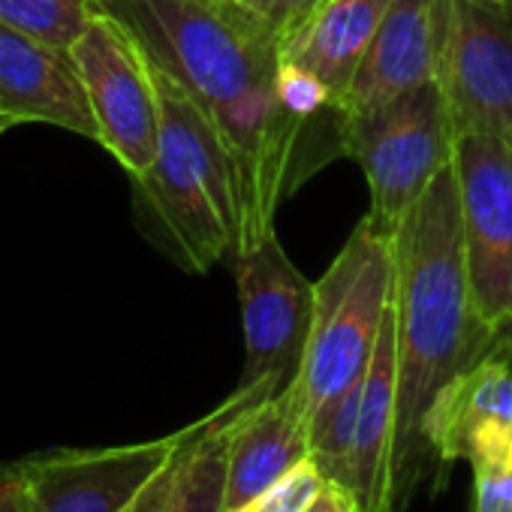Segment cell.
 <instances>
[{"label": "cell", "instance_id": "obj_13", "mask_svg": "<svg viewBox=\"0 0 512 512\" xmlns=\"http://www.w3.org/2000/svg\"><path fill=\"white\" fill-rule=\"evenodd\" d=\"M311 455V422L293 389L244 404L226 425L223 509L235 512Z\"/></svg>", "mask_w": 512, "mask_h": 512}, {"label": "cell", "instance_id": "obj_11", "mask_svg": "<svg viewBox=\"0 0 512 512\" xmlns=\"http://www.w3.org/2000/svg\"><path fill=\"white\" fill-rule=\"evenodd\" d=\"M422 434L440 464L512 470V353L500 332L482 359L443 386Z\"/></svg>", "mask_w": 512, "mask_h": 512}, {"label": "cell", "instance_id": "obj_25", "mask_svg": "<svg viewBox=\"0 0 512 512\" xmlns=\"http://www.w3.org/2000/svg\"><path fill=\"white\" fill-rule=\"evenodd\" d=\"M16 127V121L13 118H7V115H0V136H4L7 130H13Z\"/></svg>", "mask_w": 512, "mask_h": 512}, {"label": "cell", "instance_id": "obj_17", "mask_svg": "<svg viewBox=\"0 0 512 512\" xmlns=\"http://www.w3.org/2000/svg\"><path fill=\"white\" fill-rule=\"evenodd\" d=\"M272 398L256 389H235L217 410L205 419L193 422V440L181 476V488L172 512H226L223 488H226V425L244 404Z\"/></svg>", "mask_w": 512, "mask_h": 512}, {"label": "cell", "instance_id": "obj_6", "mask_svg": "<svg viewBox=\"0 0 512 512\" xmlns=\"http://www.w3.org/2000/svg\"><path fill=\"white\" fill-rule=\"evenodd\" d=\"M452 172L470 296L482 323L500 332L512 323V136H455Z\"/></svg>", "mask_w": 512, "mask_h": 512}, {"label": "cell", "instance_id": "obj_9", "mask_svg": "<svg viewBox=\"0 0 512 512\" xmlns=\"http://www.w3.org/2000/svg\"><path fill=\"white\" fill-rule=\"evenodd\" d=\"M434 82L455 136H512V7L443 0Z\"/></svg>", "mask_w": 512, "mask_h": 512}, {"label": "cell", "instance_id": "obj_21", "mask_svg": "<svg viewBox=\"0 0 512 512\" xmlns=\"http://www.w3.org/2000/svg\"><path fill=\"white\" fill-rule=\"evenodd\" d=\"M190 440H193V425L184 428V437H181V446L175 449V455L166 461V467L151 479V485L124 512H172L175 497H178V488H181V476H184Z\"/></svg>", "mask_w": 512, "mask_h": 512}, {"label": "cell", "instance_id": "obj_3", "mask_svg": "<svg viewBox=\"0 0 512 512\" xmlns=\"http://www.w3.org/2000/svg\"><path fill=\"white\" fill-rule=\"evenodd\" d=\"M160 139L151 169L133 181L145 232L190 275L235 260L241 220L232 160L202 109L160 70Z\"/></svg>", "mask_w": 512, "mask_h": 512}, {"label": "cell", "instance_id": "obj_7", "mask_svg": "<svg viewBox=\"0 0 512 512\" xmlns=\"http://www.w3.org/2000/svg\"><path fill=\"white\" fill-rule=\"evenodd\" d=\"M232 269L244 332V371L238 389L278 395L299 374L308 347L314 284L293 266L278 232L241 250Z\"/></svg>", "mask_w": 512, "mask_h": 512}, {"label": "cell", "instance_id": "obj_22", "mask_svg": "<svg viewBox=\"0 0 512 512\" xmlns=\"http://www.w3.org/2000/svg\"><path fill=\"white\" fill-rule=\"evenodd\" d=\"M473 470V512H512V470L509 467H470Z\"/></svg>", "mask_w": 512, "mask_h": 512}, {"label": "cell", "instance_id": "obj_10", "mask_svg": "<svg viewBox=\"0 0 512 512\" xmlns=\"http://www.w3.org/2000/svg\"><path fill=\"white\" fill-rule=\"evenodd\" d=\"M184 428L109 449H52L10 464L28 512H124L181 446Z\"/></svg>", "mask_w": 512, "mask_h": 512}, {"label": "cell", "instance_id": "obj_26", "mask_svg": "<svg viewBox=\"0 0 512 512\" xmlns=\"http://www.w3.org/2000/svg\"><path fill=\"white\" fill-rule=\"evenodd\" d=\"M500 335H503V341H506V347H509V353H512V323H509L506 329H500Z\"/></svg>", "mask_w": 512, "mask_h": 512}, {"label": "cell", "instance_id": "obj_19", "mask_svg": "<svg viewBox=\"0 0 512 512\" xmlns=\"http://www.w3.org/2000/svg\"><path fill=\"white\" fill-rule=\"evenodd\" d=\"M326 482L329 479L323 476V470L311 458H305L284 479L269 485L263 494H256L235 512H305V506L323 491Z\"/></svg>", "mask_w": 512, "mask_h": 512}, {"label": "cell", "instance_id": "obj_5", "mask_svg": "<svg viewBox=\"0 0 512 512\" xmlns=\"http://www.w3.org/2000/svg\"><path fill=\"white\" fill-rule=\"evenodd\" d=\"M455 130L437 82L347 118V157L368 181V220L395 235L434 178L452 163Z\"/></svg>", "mask_w": 512, "mask_h": 512}, {"label": "cell", "instance_id": "obj_18", "mask_svg": "<svg viewBox=\"0 0 512 512\" xmlns=\"http://www.w3.org/2000/svg\"><path fill=\"white\" fill-rule=\"evenodd\" d=\"M94 0H0V25L70 49L94 19Z\"/></svg>", "mask_w": 512, "mask_h": 512}, {"label": "cell", "instance_id": "obj_8", "mask_svg": "<svg viewBox=\"0 0 512 512\" xmlns=\"http://www.w3.org/2000/svg\"><path fill=\"white\" fill-rule=\"evenodd\" d=\"M67 52L97 121V142L130 178L145 175L157 157L160 139V100L148 58L133 37L100 10Z\"/></svg>", "mask_w": 512, "mask_h": 512}, {"label": "cell", "instance_id": "obj_27", "mask_svg": "<svg viewBox=\"0 0 512 512\" xmlns=\"http://www.w3.org/2000/svg\"><path fill=\"white\" fill-rule=\"evenodd\" d=\"M494 4H503V7H512V0H494Z\"/></svg>", "mask_w": 512, "mask_h": 512}, {"label": "cell", "instance_id": "obj_15", "mask_svg": "<svg viewBox=\"0 0 512 512\" xmlns=\"http://www.w3.org/2000/svg\"><path fill=\"white\" fill-rule=\"evenodd\" d=\"M395 434H398V347H395V305H392L359 392L353 485H350L359 512H395Z\"/></svg>", "mask_w": 512, "mask_h": 512}, {"label": "cell", "instance_id": "obj_24", "mask_svg": "<svg viewBox=\"0 0 512 512\" xmlns=\"http://www.w3.org/2000/svg\"><path fill=\"white\" fill-rule=\"evenodd\" d=\"M0 512H28L22 482L10 464L0 470Z\"/></svg>", "mask_w": 512, "mask_h": 512}, {"label": "cell", "instance_id": "obj_2", "mask_svg": "<svg viewBox=\"0 0 512 512\" xmlns=\"http://www.w3.org/2000/svg\"><path fill=\"white\" fill-rule=\"evenodd\" d=\"M395 347L398 434L395 509L404 506L425 446V416L449 380L488 353L497 332L482 323L470 296L461 211L452 163L434 178L395 232Z\"/></svg>", "mask_w": 512, "mask_h": 512}, {"label": "cell", "instance_id": "obj_4", "mask_svg": "<svg viewBox=\"0 0 512 512\" xmlns=\"http://www.w3.org/2000/svg\"><path fill=\"white\" fill-rule=\"evenodd\" d=\"M395 293V235L359 220L326 275L314 284L308 347L293 377L308 422L368 371Z\"/></svg>", "mask_w": 512, "mask_h": 512}, {"label": "cell", "instance_id": "obj_12", "mask_svg": "<svg viewBox=\"0 0 512 512\" xmlns=\"http://www.w3.org/2000/svg\"><path fill=\"white\" fill-rule=\"evenodd\" d=\"M0 115L100 139L70 52L7 25H0Z\"/></svg>", "mask_w": 512, "mask_h": 512}, {"label": "cell", "instance_id": "obj_1", "mask_svg": "<svg viewBox=\"0 0 512 512\" xmlns=\"http://www.w3.org/2000/svg\"><path fill=\"white\" fill-rule=\"evenodd\" d=\"M94 4L217 130L235 172L238 253L275 232L278 205L305 178L347 154V124L308 127L287 115L275 94L281 43L235 0Z\"/></svg>", "mask_w": 512, "mask_h": 512}, {"label": "cell", "instance_id": "obj_14", "mask_svg": "<svg viewBox=\"0 0 512 512\" xmlns=\"http://www.w3.org/2000/svg\"><path fill=\"white\" fill-rule=\"evenodd\" d=\"M443 0H392L341 100L347 118L371 112L413 88L434 82Z\"/></svg>", "mask_w": 512, "mask_h": 512}, {"label": "cell", "instance_id": "obj_23", "mask_svg": "<svg viewBox=\"0 0 512 512\" xmlns=\"http://www.w3.org/2000/svg\"><path fill=\"white\" fill-rule=\"evenodd\" d=\"M305 512H359V509H356V500L347 488L326 482L323 491L305 506Z\"/></svg>", "mask_w": 512, "mask_h": 512}, {"label": "cell", "instance_id": "obj_20", "mask_svg": "<svg viewBox=\"0 0 512 512\" xmlns=\"http://www.w3.org/2000/svg\"><path fill=\"white\" fill-rule=\"evenodd\" d=\"M235 4L244 7L256 22H263L284 49V43L311 22L326 0H235Z\"/></svg>", "mask_w": 512, "mask_h": 512}, {"label": "cell", "instance_id": "obj_16", "mask_svg": "<svg viewBox=\"0 0 512 512\" xmlns=\"http://www.w3.org/2000/svg\"><path fill=\"white\" fill-rule=\"evenodd\" d=\"M392 0H326L311 22L284 43L281 61H296L314 70L335 94L338 109L374 43Z\"/></svg>", "mask_w": 512, "mask_h": 512}]
</instances>
